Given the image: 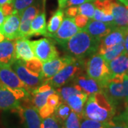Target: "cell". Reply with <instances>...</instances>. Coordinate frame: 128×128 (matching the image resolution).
I'll return each mask as SVG.
<instances>
[{
    "mask_svg": "<svg viewBox=\"0 0 128 128\" xmlns=\"http://www.w3.org/2000/svg\"><path fill=\"white\" fill-rule=\"evenodd\" d=\"M100 42L82 28L60 46L67 55L78 59L87 60L98 54Z\"/></svg>",
    "mask_w": 128,
    "mask_h": 128,
    "instance_id": "obj_1",
    "label": "cell"
},
{
    "mask_svg": "<svg viewBox=\"0 0 128 128\" xmlns=\"http://www.w3.org/2000/svg\"><path fill=\"white\" fill-rule=\"evenodd\" d=\"M116 108L102 92L88 96L84 107L82 119L88 118L102 122H109L114 117Z\"/></svg>",
    "mask_w": 128,
    "mask_h": 128,
    "instance_id": "obj_2",
    "label": "cell"
},
{
    "mask_svg": "<svg viewBox=\"0 0 128 128\" xmlns=\"http://www.w3.org/2000/svg\"><path fill=\"white\" fill-rule=\"evenodd\" d=\"M87 60L75 58L53 78L47 80L45 82L49 83L52 88H58L72 82L80 74L86 72V64Z\"/></svg>",
    "mask_w": 128,
    "mask_h": 128,
    "instance_id": "obj_3",
    "label": "cell"
},
{
    "mask_svg": "<svg viewBox=\"0 0 128 128\" xmlns=\"http://www.w3.org/2000/svg\"><path fill=\"white\" fill-rule=\"evenodd\" d=\"M86 73L88 76L99 82L102 88L112 77L108 63L98 54L92 56L86 60Z\"/></svg>",
    "mask_w": 128,
    "mask_h": 128,
    "instance_id": "obj_4",
    "label": "cell"
},
{
    "mask_svg": "<svg viewBox=\"0 0 128 128\" xmlns=\"http://www.w3.org/2000/svg\"><path fill=\"white\" fill-rule=\"evenodd\" d=\"M123 75L111 77L102 88V92L115 108L122 102L125 103L122 83Z\"/></svg>",
    "mask_w": 128,
    "mask_h": 128,
    "instance_id": "obj_5",
    "label": "cell"
},
{
    "mask_svg": "<svg viewBox=\"0 0 128 128\" xmlns=\"http://www.w3.org/2000/svg\"><path fill=\"white\" fill-rule=\"evenodd\" d=\"M56 44L54 39L46 38L32 41V46L35 57L44 63L58 58L59 56V52L56 47Z\"/></svg>",
    "mask_w": 128,
    "mask_h": 128,
    "instance_id": "obj_6",
    "label": "cell"
},
{
    "mask_svg": "<svg viewBox=\"0 0 128 128\" xmlns=\"http://www.w3.org/2000/svg\"><path fill=\"white\" fill-rule=\"evenodd\" d=\"M12 67L20 80L26 85L29 92L36 90L42 84L45 83V80L43 76H38L29 71L25 66L23 60H16Z\"/></svg>",
    "mask_w": 128,
    "mask_h": 128,
    "instance_id": "obj_7",
    "label": "cell"
},
{
    "mask_svg": "<svg viewBox=\"0 0 128 128\" xmlns=\"http://www.w3.org/2000/svg\"><path fill=\"white\" fill-rule=\"evenodd\" d=\"M80 30V28H78L75 23L74 18L65 16L57 32L49 34L48 37L54 39L56 44L60 46L77 34Z\"/></svg>",
    "mask_w": 128,
    "mask_h": 128,
    "instance_id": "obj_8",
    "label": "cell"
},
{
    "mask_svg": "<svg viewBox=\"0 0 128 128\" xmlns=\"http://www.w3.org/2000/svg\"><path fill=\"white\" fill-rule=\"evenodd\" d=\"M18 114L25 128H41L42 120L36 108L33 106L20 105L12 110Z\"/></svg>",
    "mask_w": 128,
    "mask_h": 128,
    "instance_id": "obj_9",
    "label": "cell"
},
{
    "mask_svg": "<svg viewBox=\"0 0 128 128\" xmlns=\"http://www.w3.org/2000/svg\"><path fill=\"white\" fill-rule=\"evenodd\" d=\"M75 58H73L70 56L66 55L60 58L58 57L54 59L44 62L43 64L42 76L45 80V82L47 80L53 78L64 67L71 63Z\"/></svg>",
    "mask_w": 128,
    "mask_h": 128,
    "instance_id": "obj_10",
    "label": "cell"
},
{
    "mask_svg": "<svg viewBox=\"0 0 128 128\" xmlns=\"http://www.w3.org/2000/svg\"><path fill=\"white\" fill-rule=\"evenodd\" d=\"M0 83L11 92L20 88H26L27 90L26 85L20 80L11 67L0 66Z\"/></svg>",
    "mask_w": 128,
    "mask_h": 128,
    "instance_id": "obj_11",
    "label": "cell"
},
{
    "mask_svg": "<svg viewBox=\"0 0 128 128\" xmlns=\"http://www.w3.org/2000/svg\"><path fill=\"white\" fill-rule=\"evenodd\" d=\"M21 16L16 12L6 16L4 23L0 26V33L9 40H14L20 38L19 27Z\"/></svg>",
    "mask_w": 128,
    "mask_h": 128,
    "instance_id": "obj_12",
    "label": "cell"
},
{
    "mask_svg": "<svg viewBox=\"0 0 128 128\" xmlns=\"http://www.w3.org/2000/svg\"><path fill=\"white\" fill-rule=\"evenodd\" d=\"M40 5L32 4L25 9L21 15V23L19 27L20 38H28L31 32V24L32 20L39 14Z\"/></svg>",
    "mask_w": 128,
    "mask_h": 128,
    "instance_id": "obj_13",
    "label": "cell"
},
{
    "mask_svg": "<svg viewBox=\"0 0 128 128\" xmlns=\"http://www.w3.org/2000/svg\"><path fill=\"white\" fill-rule=\"evenodd\" d=\"M114 28H116L110 24L90 18L87 25L82 29L86 31L90 36L100 41Z\"/></svg>",
    "mask_w": 128,
    "mask_h": 128,
    "instance_id": "obj_14",
    "label": "cell"
},
{
    "mask_svg": "<svg viewBox=\"0 0 128 128\" xmlns=\"http://www.w3.org/2000/svg\"><path fill=\"white\" fill-rule=\"evenodd\" d=\"M112 14L114 27L128 32V6L112 0Z\"/></svg>",
    "mask_w": 128,
    "mask_h": 128,
    "instance_id": "obj_15",
    "label": "cell"
},
{
    "mask_svg": "<svg viewBox=\"0 0 128 128\" xmlns=\"http://www.w3.org/2000/svg\"><path fill=\"white\" fill-rule=\"evenodd\" d=\"M16 60L15 53V41L3 40L0 42V66L11 67Z\"/></svg>",
    "mask_w": 128,
    "mask_h": 128,
    "instance_id": "obj_16",
    "label": "cell"
},
{
    "mask_svg": "<svg viewBox=\"0 0 128 128\" xmlns=\"http://www.w3.org/2000/svg\"><path fill=\"white\" fill-rule=\"evenodd\" d=\"M72 82L79 86L82 91L88 96L98 92H102V88L99 82L88 76L86 72L78 76Z\"/></svg>",
    "mask_w": 128,
    "mask_h": 128,
    "instance_id": "obj_17",
    "label": "cell"
},
{
    "mask_svg": "<svg viewBox=\"0 0 128 128\" xmlns=\"http://www.w3.org/2000/svg\"><path fill=\"white\" fill-rule=\"evenodd\" d=\"M15 53L16 60L26 61L35 57L32 46V41L28 38H18L15 41Z\"/></svg>",
    "mask_w": 128,
    "mask_h": 128,
    "instance_id": "obj_18",
    "label": "cell"
},
{
    "mask_svg": "<svg viewBox=\"0 0 128 128\" xmlns=\"http://www.w3.org/2000/svg\"><path fill=\"white\" fill-rule=\"evenodd\" d=\"M21 103L12 92L0 83V110H13Z\"/></svg>",
    "mask_w": 128,
    "mask_h": 128,
    "instance_id": "obj_19",
    "label": "cell"
},
{
    "mask_svg": "<svg viewBox=\"0 0 128 128\" xmlns=\"http://www.w3.org/2000/svg\"><path fill=\"white\" fill-rule=\"evenodd\" d=\"M111 76L122 75L128 70V54L124 51L114 59L108 63Z\"/></svg>",
    "mask_w": 128,
    "mask_h": 128,
    "instance_id": "obj_20",
    "label": "cell"
},
{
    "mask_svg": "<svg viewBox=\"0 0 128 128\" xmlns=\"http://www.w3.org/2000/svg\"><path fill=\"white\" fill-rule=\"evenodd\" d=\"M128 32V31L121 28H114L110 34L101 39L98 49L107 48L121 43L124 41V36Z\"/></svg>",
    "mask_w": 128,
    "mask_h": 128,
    "instance_id": "obj_21",
    "label": "cell"
},
{
    "mask_svg": "<svg viewBox=\"0 0 128 128\" xmlns=\"http://www.w3.org/2000/svg\"><path fill=\"white\" fill-rule=\"evenodd\" d=\"M88 98V95L84 92H82L78 94H74L70 96L66 102L69 105L71 110L78 114L80 119H82L83 110Z\"/></svg>",
    "mask_w": 128,
    "mask_h": 128,
    "instance_id": "obj_22",
    "label": "cell"
},
{
    "mask_svg": "<svg viewBox=\"0 0 128 128\" xmlns=\"http://www.w3.org/2000/svg\"><path fill=\"white\" fill-rule=\"evenodd\" d=\"M47 26H46V14L43 10L32 20L31 24V32L29 37L34 36H47Z\"/></svg>",
    "mask_w": 128,
    "mask_h": 128,
    "instance_id": "obj_23",
    "label": "cell"
},
{
    "mask_svg": "<svg viewBox=\"0 0 128 128\" xmlns=\"http://www.w3.org/2000/svg\"><path fill=\"white\" fill-rule=\"evenodd\" d=\"M124 51V41L114 46H111L104 49H98V54L102 56L107 63H109L112 60L114 59L118 56L122 54Z\"/></svg>",
    "mask_w": 128,
    "mask_h": 128,
    "instance_id": "obj_24",
    "label": "cell"
},
{
    "mask_svg": "<svg viewBox=\"0 0 128 128\" xmlns=\"http://www.w3.org/2000/svg\"><path fill=\"white\" fill-rule=\"evenodd\" d=\"M64 15H65V12L64 9H60V8L52 14L48 21V23L47 24V32H48L47 36L49 34H52L57 32V30L59 28L60 26L64 20L65 16Z\"/></svg>",
    "mask_w": 128,
    "mask_h": 128,
    "instance_id": "obj_25",
    "label": "cell"
},
{
    "mask_svg": "<svg viewBox=\"0 0 128 128\" xmlns=\"http://www.w3.org/2000/svg\"><path fill=\"white\" fill-rule=\"evenodd\" d=\"M56 92V90L52 88L51 90L43 92H36V93H30L31 94V102L32 105L38 110L42 106L46 104L48 98L51 94Z\"/></svg>",
    "mask_w": 128,
    "mask_h": 128,
    "instance_id": "obj_26",
    "label": "cell"
},
{
    "mask_svg": "<svg viewBox=\"0 0 128 128\" xmlns=\"http://www.w3.org/2000/svg\"><path fill=\"white\" fill-rule=\"evenodd\" d=\"M82 92L83 91L81 90V88L73 82L72 84L68 86H65L57 88V92L59 94V96H60L62 100L64 102H66L67 99L70 96L74 94H78Z\"/></svg>",
    "mask_w": 128,
    "mask_h": 128,
    "instance_id": "obj_27",
    "label": "cell"
},
{
    "mask_svg": "<svg viewBox=\"0 0 128 128\" xmlns=\"http://www.w3.org/2000/svg\"><path fill=\"white\" fill-rule=\"evenodd\" d=\"M26 68L31 71L32 73H34L38 76H42V71H43V64L42 61L40 60L36 57H34V58L28 60L26 61H23ZM44 78V77H43Z\"/></svg>",
    "mask_w": 128,
    "mask_h": 128,
    "instance_id": "obj_28",
    "label": "cell"
},
{
    "mask_svg": "<svg viewBox=\"0 0 128 128\" xmlns=\"http://www.w3.org/2000/svg\"><path fill=\"white\" fill-rule=\"evenodd\" d=\"M70 108L69 105L66 102H63L60 105L56 108L54 112V116L56 118V119L59 121L62 124H64L65 120L67 119V118L69 116L70 113Z\"/></svg>",
    "mask_w": 128,
    "mask_h": 128,
    "instance_id": "obj_29",
    "label": "cell"
},
{
    "mask_svg": "<svg viewBox=\"0 0 128 128\" xmlns=\"http://www.w3.org/2000/svg\"><path fill=\"white\" fill-rule=\"evenodd\" d=\"M80 117L75 112L71 111L64 122V128H80Z\"/></svg>",
    "mask_w": 128,
    "mask_h": 128,
    "instance_id": "obj_30",
    "label": "cell"
},
{
    "mask_svg": "<svg viewBox=\"0 0 128 128\" xmlns=\"http://www.w3.org/2000/svg\"><path fill=\"white\" fill-rule=\"evenodd\" d=\"M79 14L86 16L89 18H92L95 14L96 7L93 2H86L78 6Z\"/></svg>",
    "mask_w": 128,
    "mask_h": 128,
    "instance_id": "obj_31",
    "label": "cell"
},
{
    "mask_svg": "<svg viewBox=\"0 0 128 128\" xmlns=\"http://www.w3.org/2000/svg\"><path fill=\"white\" fill-rule=\"evenodd\" d=\"M35 2V0H14V12L21 15L25 9L30 6Z\"/></svg>",
    "mask_w": 128,
    "mask_h": 128,
    "instance_id": "obj_32",
    "label": "cell"
},
{
    "mask_svg": "<svg viewBox=\"0 0 128 128\" xmlns=\"http://www.w3.org/2000/svg\"><path fill=\"white\" fill-rule=\"evenodd\" d=\"M62 124L56 119L54 115H51L42 120L41 128H62Z\"/></svg>",
    "mask_w": 128,
    "mask_h": 128,
    "instance_id": "obj_33",
    "label": "cell"
},
{
    "mask_svg": "<svg viewBox=\"0 0 128 128\" xmlns=\"http://www.w3.org/2000/svg\"><path fill=\"white\" fill-rule=\"evenodd\" d=\"M107 122H99L91 119L83 118L80 124V128H106Z\"/></svg>",
    "mask_w": 128,
    "mask_h": 128,
    "instance_id": "obj_34",
    "label": "cell"
},
{
    "mask_svg": "<svg viewBox=\"0 0 128 128\" xmlns=\"http://www.w3.org/2000/svg\"><path fill=\"white\" fill-rule=\"evenodd\" d=\"M38 114L41 118V119H44V118L50 117L51 115H53V114H54L55 108L46 102V104L42 106L41 108H39L38 110Z\"/></svg>",
    "mask_w": 128,
    "mask_h": 128,
    "instance_id": "obj_35",
    "label": "cell"
},
{
    "mask_svg": "<svg viewBox=\"0 0 128 128\" xmlns=\"http://www.w3.org/2000/svg\"><path fill=\"white\" fill-rule=\"evenodd\" d=\"M64 101L62 100L59 94L56 92L49 96V97L48 98V100H47V103L48 105H50V106H52L53 108H54L55 110Z\"/></svg>",
    "mask_w": 128,
    "mask_h": 128,
    "instance_id": "obj_36",
    "label": "cell"
},
{
    "mask_svg": "<svg viewBox=\"0 0 128 128\" xmlns=\"http://www.w3.org/2000/svg\"><path fill=\"white\" fill-rule=\"evenodd\" d=\"M89 19H90V18H88V17H87L86 16L82 15V14H78L76 16L74 17L75 23L77 25V26H78V28H80V29L83 28L87 25Z\"/></svg>",
    "mask_w": 128,
    "mask_h": 128,
    "instance_id": "obj_37",
    "label": "cell"
},
{
    "mask_svg": "<svg viewBox=\"0 0 128 128\" xmlns=\"http://www.w3.org/2000/svg\"><path fill=\"white\" fill-rule=\"evenodd\" d=\"M106 128H128V125L116 117H114L110 122H107Z\"/></svg>",
    "mask_w": 128,
    "mask_h": 128,
    "instance_id": "obj_38",
    "label": "cell"
},
{
    "mask_svg": "<svg viewBox=\"0 0 128 128\" xmlns=\"http://www.w3.org/2000/svg\"><path fill=\"white\" fill-rule=\"evenodd\" d=\"M94 2L93 0H67L66 4V8L70 6H78L86 2Z\"/></svg>",
    "mask_w": 128,
    "mask_h": 128,
    "instance_id": "obj_39",
    "label": "cell"
},
{
    "mask_svg": "<svg viewBox=\"0 0 128 128\" xmlns=\"http://www.w3.org/2000/svg\"><path fill=\"white\" fill-rule=\"evenodd\" d=\"M64 12H65V16H69V17H72V18H74L75 16H76L78 14H79L78 6L67 7L66 9V10L64 11Z\"/></svg>",
    "mask_w": 128,
    "mask_h": 128,
    "instance_id": "obj_40",
    "label": "cell"
},
{
    "mask_svg": "<svg viewBox=\"0 0 128 128\" xmlns=\"http://www.w3.org/2000/svg\"><path fill=\"white\" fill-rule=\"evenodd\" d=\"M122 83H123L124 93V102L127 106L128 105V76L126 73L123 75Z\"/></svg>",
    "mask_w": 128,
    "mask_h": 128,
    "instance_id": "obj_41",
    "label": "cell"
},
{
    "mask_svg": "<svg viewBox=\"0 0 128 128\" xmlns=\"http://www.w3.org/2000/svg\"><path fill=\"white\" fill-rule=\"evenodd\" d=\"M2 11L4 12V14L5 15V16H9L11 14H12L14 12V4L13 3L11 4H6L2 6Z\"/></svg>",
    "mask_w": 128,
    "mask_h": 128,
    "instance_id": "obj_42",
    "label": "cell"
},
{
    "mask_svg": "<svg viewBox=\"0 0 128 128\" xmlns=\"http://www.w3.org/2000/svg\"><path fill=\"white\" fill-rule=\"evenodd\" d=\"M118 119L120 120L121 121L124 122L128 125V105L126 106V109L124 111L123 113L120 114L118 117H116Z\"/></svg>",
    "mask_w": 128,
    "mask_h": 128,
    "instance_id": "obj_43",
    "label": "cell"
},
{
    "mask_svg": "<svg viewBox=\"0 0 128 128\" xmlns=\"http://www.w3.org/2000/svg\"><path fill=\"white\" fill-rule=\"evenodd\" d=\"M5 18H6V16H5V15L4 14V12H3V11H2V6H0V26L2 25V24L4 23V22Z\"/></svg>",
    "mask_w": 128,
    "mask_h": 128,
    "instance_id": "obj_44",
    "label": "cell"
},
{
    "mask_svg": "<svg viewBox=\"0 0 128 128\" xmlns=\"http://www.w3.org/2000/svg\"><path fill=\"white\" fill-rule=\"evenodd\" d=\"M124 51L128 54V32L126 34L124 39Z\"/></svg>",
    "mask_w": 128,
    "mask_h": 128,
    "instance_id": "obj_45",
    "label": "cell"
},
{
    "mask_svg": "<svg viewBox=\"0 0 128 128\" xmlns=\"http://www.w3.org/2000/svg\"><path fill=\"white\" fill-rule=\"evenodd\" d=\"M67 0H58V6L60 9H65L66 8V4Z\"/></svg>",
    "mask_w": 128,
    "mask_h": 128,
    "instance_id": "obj_46",
    "label": "cell"
},
{
    "mask_svg": "<svg viewBox=\"0 0 128 128\" xmlns=\"http://www.w3.org/2000/svg\"><path fill=\"white\" fill-rule=\"evenodd\" d=\"M14 0H0V6H3L6 4H11L13 3Z\"/></svg>",
    "mask_w": 128,
    "mask_h": 128,
    "instance_id": "obj_47",
    "label": "cell"
},
{
    "mask_svg": "<svg viewBox=\"0 0 128 128\" xmlns=\"http://www.w3.org/2000/svg\"><path fill=\"white\" fill-rule=\"evenodd\" d=\"M118 1H119L120 3H122V4L128 6V0H118Z\"/></svg>",
    "mask_w": 128,
    "mask_h": 128,
    "instance_id": "obj_48",
    "label": "cell"
},
{
    "mask_svg": "<svg viewBox=\"0 0 128 128\" xmlns=\"http://www.w3.org/2000/svg\"><path fill=\"white\" fill-rule=\"evenodd\" d=\"M3 40H4V36L0 33V42H1V41H2Z\"/></svg>",
    "mask_w": 128,
    "mask_h": 128,
    "instance_id": "obj_49",
    "label": "cell"
},
{
    "mask_svg": "<svg viewBox=\"0 0 128 128\" xmlns=\"http://www.w3.org/2000/svg\"><path fill=\"white\" fill-rule=\"evenodd\" d=\"M126 74H127V76H128V71H127V73H126Z\"/></svg>",
    "mask_w": 128,
    "mask_h": 128,
    "instance_id": "obj_50",
    "label": "cell"
},
{
    "mask_svg": "<svg viewBox=\"0 0 128 128\" xmlns=\"http://www.w3.org/2000/svg\"><path fill=\"white\" fill-rule=\"evenodd\" d=\"M93 1H94V2H95V1H96V0H93Z\"/></svg>",
    "mask_w": 128,
    "mask_h": 128,
    "instance_id": "obj_51",
    "label": "cell"
}]
</instances>
